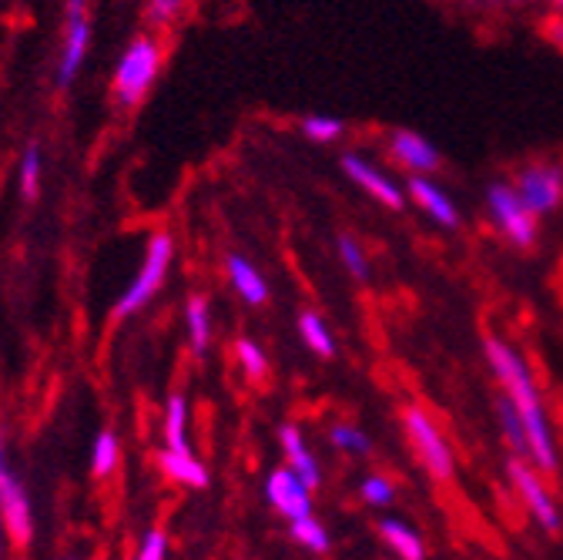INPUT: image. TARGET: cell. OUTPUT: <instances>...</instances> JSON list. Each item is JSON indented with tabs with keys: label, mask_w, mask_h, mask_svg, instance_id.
<instances>
[{
	"label": "cell",
	"mask_w": 563,
	"mask_h": 560,
	"mask_svg": "<svg viewBox=\"0 0 563 560\" xmlns=\"http://www.w3.org/2000/svg\"><path fill=\"white\" fill-rule=\"evenodd\" d=\"M486 360H489V370L497 373L504 393L514 399L520 419H523V430H527V447H530V457L540 470H556V447H553V437H550V424H547V413H543V399L537 393V383H533V373L530 366L523 363V356L517 349L497 336H489L486 342Z\"/></svg>",
	"instance_id": "cell-1"
},
{
	"label": "cell",
	"mask_w": 563,
	"mask_h": 560,
	"mask_svg": "<svg viewBox=\"0 0 563 560\" xmlns=\"http://www.w3.org/2000/svg\"><path fill=\"white\" fill-rule=\"evenodd\" d=\"M162 64H165V51L158 44L155 34H137L118 67H114V81H111V95L121 108H134L145 101V95L152 91V85L158 81V72H162Z\"/></svg>",
	"instance_id": "cell-2"
},
{
	"label": "cell",
	"mask_w": 563,
	"mask_h": 560,
	"mask_svg": "<svg viewBox=\"0 0 563 560\" xmlns=\"http://www.w3.org/2000/svg\"><path fill=\"white\" fill-rule=\"evenodd\" d=\"M175 262V242L168 232H155L148 239V249H145V259H141V268L134 272L131 278V286L121 293L118 306H114V316L124 319L137 309H145L165 286V278H168V268Z\"/></svg>",
	"instance_id": "cell-3"
},
{
	"label": "cell",
	"mask_w": 563,
	"mask_h": 560,
	"mask_svg": "<svg viewBox=\"0 0 563 560\" xmlns=\"http://www.w3.org/2000/svg\"><path fill=\"white\" fill-rule=\"evenodd\" d=\"M486 219L514 249H533L540 235V219L523 205L514 182H493L486 188Z\"/></svg>",
	"instance_id": "cell-4"
},
{
	"label": "cell",
	"mask_w": 563,
	"mask_h": 560,
	"mask_svg": "<svg viewBox=\"0 0 563 560\" xmlns=\"http://www.w3.org/2000/svg\"><path fill=\"white\" fill-rule=\"evenodd\" d=\"M342 175L352 185H356L366 198H373L376 205L389 208V212H402V205L409 201L406 198V188L379 162H373L363 152H345L342 155Z\"/></svg>",
	"instance_id": "cell-5"
},
{
	"label": "cell",
	"mask_w": 563,
	"mask_h": 560,
	"mask_svg": "<svg viewBox=\"0 0 563 560\" xmlns=\"http://www.w3.org/2000/svg\"><path fill=\"white\" fill-rule=\"evenodd\" d=\"M514 188L537 219L553 216L563 205V165L530 162L514 175Z\"/></svg>",
	"instance_id": "cell-6"
},
{
	"label": "cell",
	"mask_w": 563,
	"mask_h": 560,
	"mask_svg": "<svg viewBox=\"0 0 563 560\" xmlns=\"http://www.w3.org/2000/svg\"><path fill=\"white\" fill-rule=\"evenodd\" d=\"M402 424H406V433H409V443H412L419 463L430 470V476L450 480L453 476V450L443 440L440 427L430 419V413H422L419 406H409Z\"/></svg>",
	"instance_id": "cell-7"
},
{
	"label": "cell",
	"mask_w": 563,
	"mask_h": 560,
	"mask_svg": "<svg viewBox=\"0 0 563 560\" xmlns=\"http://www.w3.org/2000/svg\"><path fill=\"white\" fill-rule=\"evenodd\" d=\"M91 44V21H88V0H67L64 8V47L57 57V85L67 88L78 78L81 64Z\"/></svg>",
	"instance_id": "cell-8"
},
{
	"label": "cell",
	"mask_w": 563,
	"mask_h": 560,
	"mask_svg": "<svg viewBox=\"0 0 563 560\" xmlns=\"http://www.w3.org/2000/svg\"><path fill=\"white\" fill-rule=\"evenodd\" d=\"M386 158L396 168H402L409 178L412 175H437L440 165H443L440 149L430 142V138H422L412 128H393L386 134Z\"/></svg>",
	"instance_id": "cell-9"
},
{
	"label": "cell",
	"mask_w": 563,
	"mask_h": 560,
	"mask_svg": "<svg viewBox=\"0 0 563 560\" xmlns=\"http://www.w3.org/2000/svg\"><path fill=\"white\" fill-rule=\"evenodd\" d=\"M406 198H409L433 226H440V229H450V232H453V229L463 226L460 205L450 198V191H446L433 175H412V178L406 182Z\"/></svg>",
	"instance_id": "cell-10"
},
{
	"label": "cell",
	"mask_w": 563,
	"mask_h": 560,
	"mask_svg": "<svg viewBox=\"0 0 563 560\" xmlns=\"http://www.w3.org/2000/svg\"><path fill=\"white\" fill-rule=\"evenodd\" d=\"M507 473H510V480L517 483V494L523 497V504L530 507V514L537 517V524H540L543 530L556 534V530H560V514H556V507H553V501H550V494H547V486L537 480V473H533L523 460H510Z\"/></svg>",
	"instance_id": "cell-11"
},
{
	"label": "cell",
	"mask_w": 563,
	"mask_h": 560,
	"mask_svg": "<svg viewBox=\"0 0 563 560\" xmlns=\"http://www.w3.org/2000/svg\"><path fill=\"white\" fill-rule=\"evenodd\" d=\"M265 497L268 504L278 510V514H286L289 520L296 517H309L312 510V501H309V486L286 466V470H275L265 483Z\"/></svg>",
	"instance_id": "cell-12"
},
{
	"label": "cell",
	"mask_w": 563,
	"mask_h": 560,
	"mask_svg": "<svg viewBox=\"0 0 563 560\" xmlns=\"http://www.w3.org/2000/svg\"><path fill=\"white\" fill-rule=\"evenodd\" d=\"M0 510H4L8 534L18 543H27L31 540V504H27L24 486L4 470V463H0Z\"/></svg>",
	"instance_id": "cell-13"
},
{
	"label": "cell",
	"mask_w": 563,
	"mask_h": 560,
	"mask_svg": "<svg viewBox=\"0 0 563 560\" xmlns=\"http://www.w3.org/2000/svg\"><path fill=\"white\" fill-rule=\"evenodd\" d=\"M225 272H229L232 289L242 296V303H249V306H265L268 303V283H265V275L245 255L232 252L225 259Z\"/></svg>",
	"instance_id": "cell-14"
},
{
	"label": "cell",
	"mask_w": 563,
	"mask_h": 560,
	"mask_svg": "<svg viewBox=\"0 0 563 560\" xmlns=\"http://www.w3.org/2000/svg\"><path fill=\"white\" fill-rule=\"evenodd\" d=\"M278 440H282V450H286V457H289V470H292L309 490H316V486L322 483V470H319L316 457L309 453V447H306L299 427L286 424V427H282V433H278Z\"/></svg>",
	"instance_id": "cell-15"
},
{
	"label": "cell",
	"mask_w": 563,
	"mask_h": 560,
	"mask_svg": "<svg viewBox=\"0 0 563 560\" xmlns=\"http://www.w3.org/2000/svg\"><path fill=\"white\" fill-rule=\"evenodd\" d=\"M185 326H188V345L191 353L201 356L208 342H211V312H208V299L205 296H191L185 306Z\"/></svg>",
	"instance_id": "cell-16"
},
{
	"label": "cell",
	"mask_w": 563,
	"mask_h": 560,
	"mask_svg": "<svg viewBox=\"0 0 563 560\" xmlns=\"http://www.w3.org/2000/svg\"><path fill=\"white\" fill-rule=\"evenodd\" d=\"M162 470L172 476V480H178V483H185V486H195V490H201L205 483H208V470L191 457V453H175V450H165L162 457Z\"/></svg>",
	"instance_id": "cell-17"
},
{
	"label": "cell",
	"mask_w": 563,
	"mask_h": 560,
	"mask_svg": "<svg viewBox=\"0 0 563 560\" xmlns=\"http://www.w3.org/2000/svg\"><path fill=\"white\" fill-rule=\"evenodd\" d=\"M379 534H383V540H386L402 560H422V557H427V550H422V540H419L416 530L406 527L402 520H383V524H379Z\"/></svg>",
	"instance_id": "cell-18"
},
{
	"label": "cell",
	"mask_w": 563,
	"mask_h": 560,
	"mask_svg": "<svg viewBox=\"0 0 563 560\" xmlns=\"http://www.w3.org/2000/svg\"><path fill=\"white\" fill-rule=\"evenodd\" d=\"M335 252H339L342 268H345L352 278H356V283H366V278H369V255H366L363 242H360L356 235L342 232L339 242H335Z\"/></svg>",
	"instance_id": "cell-19"
},
{
	"label": "cell",
	"mask_w": 563,
	"mask_h": 560,
	"mask_svg": "<svg viewBox=\"0 0 563 560\" xmlns=\"http://www.w3.org/2000/svg\"><path fill=\"white\" fill-rule=\"evenodd\" d=\"M299 332H302V342L312 349L316 356L329 360L335 353V339H332V332H329V326L322 322L319 312H302L299 316Z\"/></svg>",
	"instance_id": "cell-20"
},
{
	"label": "cell",
	"mask_w": 563,
	"mask_h": 560,
	"mask_svg": "<svg viewBox=\"0 0 563 560\" xmlns=\"http://www.w3.org/2000/svg\"><path fill=\"white\" fill-rule=\"evenodd\" d=\"M185 419H188L185 396H172L168 409H165V437H168V450H175V453H191L185 443Z\"/></svg>",
	"instance_id": "cell-21"
},
{
	"label": "cell",
	"mask_w": 563,
	"mask_h": 560,
	"mask_svg": "<svg viewBox=\"0 0 563 560\" xmlns=\"http://www.w3.org/2000/svg\"><path fill=\"white\" fill-rule=\"evenodd\" d=\"M299 128H302V134L309 138V142H316V145H332V142H339V138L345 134V124L335 114H306Z\"/></svg>",
	"instance_id": "cell-22"
},
{
	"label": "cell",
	"mask_w": 563,
	"mask_h": 560,
	"mask_svg": "<svg viewBox=\"0 0 563 560\" xmlns=\"http://www.w3.org/2000/svg\"><path fill=\"white\" fill-rule=\"evenodd\" d=\"M191 8V0H145V21L148 28H172L178 24Z\"/></svg>",
	"instance_id": "cell-23"
},
{
	"label": "cell",
	"mask_w": 563,
	"mask_h": 560,
	"mask_svg": "<svg viewBox=\"0 0 563 560\" xmlns=\"http://www.w3.org/2000/svg\"><path fill=\"white\" fill-rule=\"evenodd\" d=\"M497 416H500V427H504V433H507V440L514 443V450L517 453H527L530 457V447H527V430H523V419H520V413H517V406H514V399L504 393L500 396V403H497Z\"/></svg>",
	"instance_id": "cell-24"
},
{
	"label": "cell",
	"mask_w": 563,
	"mask_h": 560,
	"mask_svg": "<svg viewBox=\"0 0 563 560\" xmlns=\"http://www.w3.org/2000/svg\"><path fill=\"white\" fill-rule=\"evenodd\" d=\"M235 360H239V366H242L252 380H262L265 370H268V356H265V349H262L255 339H239V342H235Z\"/></svg>",
	"instance_id": "cell-25"
},
{
	"label": "cell",
	"mask_w": 563,
	"mask_h": 560,
	"mask_svg": "<svg viewBox=\"0 0 563 560\" xmlns=\"http://www.w3.org/2000/svg\"><path fill=\"white\" fill-rule=\"evenodd\" d=\"M292 537L302 543V547H309V550H329V534L322 530V524L319 520H312V514L309 517H296L292 520Z\"/></svg>",
	"instance_id": "cell-26"
},
{
	"label": "cell",
	"mask_w": 563,
	"mask_h": 560,
	"mask_svg": "<svg viewBox=\"0 0 563 560\" xmlns=\"http://www.w3.org/2000/svg\"><path fill=\"white\" fill-rule=\"evenodd\" d=\"M41 149L37 145H31L27 152H24V158H21V191H24V198H37V191H41Z\"/></svg>",
	"instance_id": "cell-27"
},
{
	"label": "cell",
	"mask_w": 563,
	"mask_h": 560,
	"mask_svg": "<svg viewBox=\"0 0 563 560\" xmlns=\"http://www.w3.org/2000/svg\"><path fill=\"white\" fill-rule=\"evenodd\" d=\"M332 443L339 447V450H345V453H356V457H366L369 453V437L363 433V430H356V427H345V424H339V427H332Z\"/></svg>",
	"instance_id": "cell-28"
},
{
	"label": "cell",
	"mask_w": 563,
	"mask_h": 560,
	"mask_svg": "<svg viewBox=\"0 0 563 560\" xmlns=\"http://www.w3.org/2000/svg\"><path fill=\"white\" fill-rule=\"evenodd\" d=\"M118 463V440L114 433H101L98 443H95V460H91V470L95 476H108Z\"/></svg>",
	"instance_id": "cell-29"
},
{
	"label": "cell",
	"mask_w": 563,
	"mask_h": 560,
	"mask_svg": "<svg viewBox=\"0 0 563 560\" xmlns=\"http://www.w3.org/2000/svg\"><path fill=\"white\" fill-rule=\"evenodd\" d=\"M363 501L373 507H386L393 501V483L386 476H366L363 480Z\"/></svg>",
	"instance_id": "cell-30"
},
{
	"label": "cell",
	"mask_w": 563,
	"mask_h": 560,
	"mask_svg": "<svg viewBox=\"0 0 563 560\" xmlns=\"http://www.w3.org/2000/svg\"><path fill=\"white\" fill-rule=\"evenodd\" d=\"M165 553H168V537L162 530H152L145 540H141L137 560H165Z\"/></svg>",
	"instance_id": "cell-31"
},
{
	"label": "cell",
	"mask_w": 563,
	"mask_h": 560,
	"mask_svg": "<svg viewBox=\"0 0 563 560\" xmlns=\"http://www.w3.org/2000/svg\"><path fill=\"white\" fill-rule=\"evenodd\" d=\"M543 4L550 8V14H553V18H560V21H563V0H543Z\"/></svg>",
	"instance_id": "cell-32"
},
{
	"label": "cell",
	"mask_w": 563,
	"mask_h": 560,
	"mask_svg": "<svg viewBox=\"0 0 563 560\" xmlns=\"http://www.w3.org/2000/svg\"><path fill=\"white\" fill-rule=\"evenodd\" d=\"M500 4H507V8H514V11H523V8L537 4V0H500Z\"/></svg>",
	"instance_id": "cell-33"
}]
</instances>
